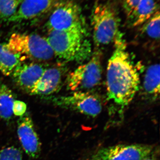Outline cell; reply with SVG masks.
Returning a JSON list of instances; mask_svg holds the SVG:
<instances>
[{
	"label": "cell",
	"mask_w": 160,
	"mask_h": 160,
	"mask_svg": "<svg viewBox=\"0 0 160 160\" xmlns=\"http://www.w3.org/2000/svg\"><path fill=\"white\" fill-rule=\"evenodd\" d=\"M114 43V50L108 61L106 73L107 99L122 110L138 91L141 68L127 51L122 32Z\"/></svg>",
	"instance_id": "obj_1"
},
{
	"label": "cell",
	"mask_w": 160,
	"mask_h": 160,
	"mask_svg": "<svg viewBox=\"0 0 160 160\" xmlns=\"http://www.w3.org/2000/svg\"><path fill=\"white\" fill-rule=\"evenodd\" d=\"M46 39L54 55L66 62L82 63L92 53L86 28L52 30Z\"/></svg>",
	"instance_id": "obj_2"
},
{
	"label": "cell",
	"mask_w": 160,
	"mask_h": 160,
	"mask_svg": "<svg viewBox=\"0 0 160 160\" xmlns=\"http://www.w3.org/2000/svg\"><path fill=\"white\" fill-rule=\"evenodd\" d=\"M120 22L118 15L113 7L106 3H96L91 15L95 44L103 46L114 42L121 32Z\"/></svg>",
	"instance_id": "obj_3"
},
{
	"label": "cell",
	"mask_w": 160,
	"mask_h": 160,
	"mask_svg": "<svg viewBox=\"0 0 160 160\" xmlns=\"http://www.w3.org/2000/svg\"><path fill=\"white\" fill-rule=\"evenodd\" d=\"M102 55L95 51L85 64L69 73L66 86L72 91H92L99 85L102 78Z\"/></svg>",
	"instance_id": "obj_4"
},
{
	"label": "cell",
	"mask_w": 160,
	"mask_h": 160,
	"mask_svg": "<svg viewBox=\"0 0 160 160\" xmlns=\"http://www.w3.org/2000/svg\"><path fill=\"white\" fill-rule=\"evenodd\" d=\"M5 45L15 54H24L32 59L47 61L54 55L47 39L36 34L13 33Z\"/></svg>",
	"instance_id": "obj_5"
},
{
	"label": "cell",
	"mask_w": 160,
	"mask_h": 160,
	"mask_svg": "<svg viewBox=\"0 0 160 160\" xmlns=\"http://www.w3.org/2000/svg\"><path fill=\"white\" fill-rule=\"evenodd\" d=\"M51 11L46 23L49 31L86 28L82 9L71 0L58 1Z\"/></svg>",
	"instance_id": "obj_6"
},
{
	"label": "cell",
	"mask_w": 160,
	"mask_h": 160,
	"mask_svg": "<svg viewBox=\"0 0 160 160\" xmlns=\"http://www.w3.org/2000/svg\"><path fill=\"white\" fill-rule=\"evenodd\" d=\"M53 102L61 108L94 118L102 109V100L92 91H76L69 95L56 98Z\"/></svg>",
	"instance_id": "obj_7"
},
{
	"label": "cell",
	"mask_w": 160,
	"mask_h": 160,
	"mask_svg": "<svg viewBox=\"0 0 160 160\" xmlns=\"http://www.w3.org/2000/svg\"><path fill=\"white\" fill-rule=\"evenodd\" d=\"M153 151V147L150 145L121 144L101 148L88 160H142Z\"/></svg>",
	"instance_id": "obj_8"
},
{
	"label": "cell",
	"mask_w": 160,
	"mask_h": 160,
	"mask_svg": "<svg viewBox=\"0 0 160 160\" xmlns=\"http://www.w3.org/2000/svg\"><path fill=\"white\" fill-rule=\"evenodd\" d=\"M17 133L27 155L33 159L38 158L41 153V143L33 121L28 113L20 117L18 120Z\"/></svg>",
	"instance_id": "obj_9"
},
{
	"label": "cell",
	"mask_w": 160,
	"mask_h": 160,
	"mask_svg": "<svg viewBox=\"0 0 160 160\" xmlns=\"http://www.w3.org/2000/svg\"><path fill=\"white\" fill-rule=\"evenodd\" d=\"M46 69L43 65L38 63H21L15 69L12 75L17 85L29 93L36 85Z\"/></svg>",
	"instance_id": "obj_10"
},
{
	"label": "cell",
	"mask_w": 160,
	"mask_h": 160,
	"mask_svg": "<svg viewBox=\"0 0 160 160\" xmlns=\"http://www.w3.org/2000/svg\"><path fill=\"white\" fill-rule=\"evenodd\" d=\"M63 73L64 70L61 66L46 68L42 75L29 94L46 96L57 92L61 88Z\"/></svg>",
	"instance_id": "obj_11"
},
{
	"label": "cell",
	"mask_w": 160,
	"mask_h": 160,
	"mask_svg": "<svg viewBox=\"0 0 160 160\" xmlns=\"http://www.w3.org/2000/svg\"><path fill=\"white\" fill-rule=\"evenodd\" d=\"M58 0H22L16 13L8 22L31 19L51 11Z\"/></svg>",
	"instance_id": "obj_12"
},
{
	"label": "cell",
	"mask_w": 160,
	"mask_h": 160,
	"mask_svg": "<svg viewBox=\"0 0 160 160\" xmlns=\"http://www.w3.org/2000/svg\"><path fill=\"white\" fill-rule=\"evenodd\" d=\"M159 10L158 0H141L127 17L128 25L132 27L141 26Z\"/></svg>",
	"instance_id": "obj_13"
},
{
	"label": "cell",
	"mask_w": 160,
	"mask_h": 160,
	"mask_svg": "<svg viewBox=\"0 0 160 160\" xmlns=\"http://www.w3.org/2000/svg\"><path fill=\"white\" fill-rule=\"evenodd\" d=\"M160 65H152L146 70L143 82V90L146 97L157 99L160 95Z\"/></svg>",
	"instance_id": "obj_14"
},
{
	"label": "cell",
	"mask_w": 160,
	"mask_h": 160,
	"mask_svg": "<svg viewBox=\"0 0 160 160\" xmlns=\"http://www.w3.org/2000/svg\"><path fill=\"white\" fill-rule=\"evenodd\" d=\"M21 55L8 50L6 45L0 43V71L5 75H11L21 62Z\"/></svg>",
	"instance_id": "obj_15"
},
{
	"label": "cell",
	"mask_w": 160,
	"mask_h": 160,
	"mask_svg": "<svg viewBox=\"0 0 160 160\" xmlns=\"http://www.w3.org/2000/svg\"><path fill=\"white\" fill-rule=\"evenodd\" d=\"M15 96L11 89L4 83L0 82V118L6 121L13 115L12 106Z\"/></svg>",
	"instance_id": "obj_16"
},
{
	"label": "cell",
	"mask_w": 160,
	"mask_h": 160,
	"mask_svg": "<svg viewBox=\"0 0 160 160\" xmlns=\"http://www.w3.org/2000/svg\"><path fill=\"white\" fill-rule=\"evenodd\" d=\"M140 33L143 38L151 42L159 43L160 40V12H157L140 28Z\"/></svg>",
	"instance_id": "obj_17"
},
{
	"label": "cell",
	"mask_w": 160,
	"mask_h": 160,
	"mask_svg": "<svg viewBox=\"0 0 160 160\" xmlns=\"http://www.w3.org/2000/svg\"><path fill=\"white\" fill-rule=\"evenodd\" d=\"M22 0H0V22L9 21L17 11Z\"/></svg>",
	"instance_id": "obj_18"
},
{
	"label": "cell",
	"mask_w": 160,
	"mask_h": 160,
	"mask_svg": "<svg viewBox=\"0 0 160 160\" xmlns=\"http://www.w3.org/2000/svg\"><path fill=\"white\" fill-rule=\"evenodd\" d=\"M0 160H22V154L17 147L8 146L0 150Z\"/></svg>",
	"instance_id": "obj_19"
},
{
	"label": "cell",
	"mask_w": 160,
	"mask_h": 160,
	"mask_svg": "<svg viewBox=\"0 0 160 160\" xmlns=\"http://www.w3.org/2000/svg\"><path fill=\"white\" fill-rule=\"evenodd\" d=\"M27 106L22 101L16 100L12 106V113L17 116L21 117L26 113Z\"/></svg>",
	"instance_id": "obj_20"
},
{
	"label": "cell",
	"mask_w": 160,
	"mask_h": 160,
	"mask_svg": "<svg viewBox=\"0 0 160 160\" xmlns=\"http://www.w3.org/2000/svg\"><path fill=\"white\" fill-rule=\"evenodd\" d=\"M141 0H122L123 9L127 17L134 10Z\"/></svg>",
	"instance_id": "obj_21"
},
{
	"label": "cell",
	"mask_w": 160,
	"mask_h": 160,
	"mask_svg": "<svg viewBox=\"0 0 160 160\" xmlns=\"http://www.w3.org/2000/svg\"><path fill=\"white\" fill-rule=\"evenodd\" d=\"M142 160H157V159L153 155V153H152Z\"/></svg>",
	"instance_id": "obj_22"
}]
</instances>
